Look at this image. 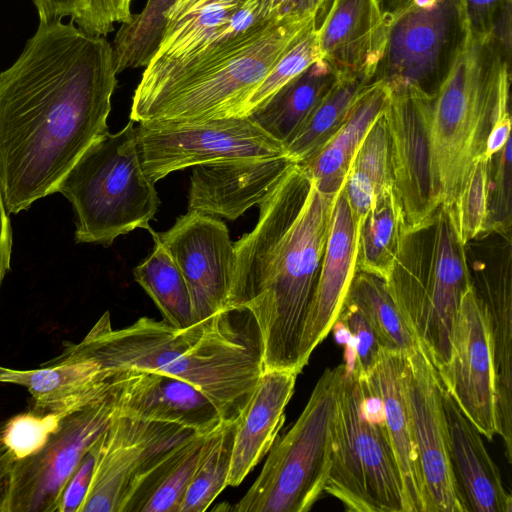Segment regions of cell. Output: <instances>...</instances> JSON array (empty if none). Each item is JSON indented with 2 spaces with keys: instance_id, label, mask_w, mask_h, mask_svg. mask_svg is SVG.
Wrapping results in <instances>:
<instances>
[{
  "instance_id": "f546056e",
  "label": "cell",
  "mask_w": 512,
  "mask_h": 512,
  "mask_svg": "<svg viewBox=\"0 0 512 512\" xmlns=\"http://www.w3.org/2000/svg\"><path fill=\"white\" fill-rule=\"evenodd\" d=\"M369 82L360 77L337 75L285 149L296 163H304L336 134L356 98Z\"/></svg>"
},
{
  "instance_id": "ab89813d",
  "label": "cell",
  "mask_w": 512,
  "mask_h": 512,
  "mask_svg": "<svg viewBox=\"0 0 512 512\" xmlns=\"http://www.w3.org/2000/svg\"><path fill=\"white\" fill-rule=\"evenodd\" d=\"M337 320L347 328L354 340L355 372L359 379H365L382 350L377 335L360 308L348 298Z\"/></svg>"
},
{
  "instance_id": "f1b7e54d",
  "label": "cell",
  "mask_w": 512,
  "mask_h": 512,
  "mask_svg": "<svg viewBox=\"0 0 512 512\" xmlns=\"http://www.w3.org/2000/svg\"><path fill=\"white\" fill-rule=\"evenodd\" d=\"M404 215L393 186L373 202L358 226L357 269L387 280L398 255Z\"/></svg>"
},
{
  "instance_id": "44dd1931",
  "label": "cell",
  "mask_w": 512,
  "mask_h": 512,
  "mask_svg": "<svg viewBox=\"0 0 512 512\" xmlns=\"http://www.w3.org/2000/svg\"><path fill=\"white\" fill-rule=\"evenodd\" d=\"M119 414L145 421L176 424L199 435L223 422L211 400L192 384L146 370H125L119 390Z\"/></svg>"
},
{
  "instance_id": "d4e9b609",
  "label": "cell",
  "mask_w": 512,
  "mask_h": 512,
  "mask_svg": "<svg viewBox=\"0 0 512 512\" xmlns=\"http://www.w3.org/2000/svg\"><path fill=\"white\" fill-rule=\"evenodd\" d=\"M245 0H174L135 92L157 84L212 39Z\"/></svg>"
},
{
  "instance_id": "3957f363",
  "label": "cell",
  "mask_w": 512,
  "mask_h": 512,
  "mask_svg": "<svg viewBox=\"0 0 512 512\" xmlns=\"http://www.w3.org/2000/svg\"><path fill=\"white\" fill-rule=\"evenodd\" d=\"M231 310L177 328L141 317L115 329L106 311L78 343L105 370H146L174 376L199 389L222 419L235 422L264 371L258 331Z\"/></svg>"
},
{
  "instance_id": "7bdbcfd3",
  "label": "cell",
  "mask_w": 512,
  "mask_h": 512,
  "mask_svg": "<svg viewBox=\"0 0 512 512\" xmlns=\"http://www.w3.org/2000/svg\"><path fill=\"white\" fill-rule=\"evenodd\" d=\"M40 22H54L76 15L81 0H33Z\"/></svg>"
},
{
  "instance_id": "7c38bea8",
  "label": "cell",
  "mask_w": 512,
  "mask_h": 512,
  "mask_svg": "<svg viewBox=\"0 0 512 512\" xmlns=\"http://www.w3.org/2000/svg\"><path fill=\"white\" fill-rule=\"evenodd\" d=\"M135 134L143 170L153 183L187 167L287 154L283 144L248 116L198 122L142 121Z\"/></svg>"
},
{
  "instance_id": "603a6c76",
  "label": "cell",
  "mask_w": 512,
  "mask_h": 512,
  "mask_svg": "<svg viewBox=\"0 0 512 512\" xmlns=\"http://www.w3.org/2000/svg\"><path fill=\"white\" fill-rule=\"evenodd\" d=\"M406 355L382 349L364 380L382 408L384 426L400 473L406 512H427V499L413 438L404 372Z\"/></svg>"
},
{
  "instance_id": "e575fe53",
  "label": "cell",
  "mask_w": 512,
  "mask_h": 512,
  "mask_svg": "<svg viewBox=\"0 0 512 512\" xmlns=\"http://www.w3.org/2000/svg\"><path fill=\"white\" fill-rule=\"evenodd\" d=\"M174 0H148L143 10L123 23L112 45L116 72L146 67L160 43L166 14Z\"/></svg>"
},
{
  "instance_id": "277c9868",
  "label": "cell",
  "mask_w": 512,
  "mask_h": 512,
  "mask_svg": "<svg viewBox=\"0 0 512 512\" xmlns=\"http://www.w3.org/2000/svg\"><path fill=\"white\" fill-rule=\"evenodd\" d=\"M124 375L86 400L31 404L0 424V512H58L75 468L119 411Z\"/></svg>"
},
{
  "instance_id": "f35d334b",
  "label": "cell",
  "mask_w": 512,
  "mask_h": 512,
  "mask_svg": "<svg viewBox=\"0 0 512 512\" xmlns=\"http://www.w3.org/2000/svg\"><path fill=\"white\" fill-rule=\"evenodd\" d=\"M511 138L493 157L494 174L491 170L489 197L490 232L507 236L512 220V154Z\"/></svg>"
},
{
  "instance_id": "ffe728a7",
  "label": "cell",
  "mask_w": 512,
  "mask_h": 512,
  "mask_svg": "<svg viewBox=\"0 0 512 512\" xmlns=\"http://www.w3.org/2000/svg\"><path fill=\"white\" fill-rule=\"evenodd\" d=\"M316 34L321 58L337 75L374 79L386 41L379 0H331Z\"/></svg>"
},
{
  "instance_id": "8d00e7d4",
  "label": "cell",
  "mask_w": 512,
  "mask_h": 512,
  "mask_svg": "<svg viewBox=\"0 0 512 512\" xmlns=\"http://www.w3.org/2000/svg\"><path fill=\"white\" fill-rule=\"evenodd\" d=\"M316 30L317 27L307 32L274 65L249 97L244 108V116H248L312 63L321 59Z\"/></svg>"
},
{
  "instance_id": "484cf974",
  "label": "cell",
  "mask_w": 512,
  "mask_h": 512,
  "mask_svg": "<svg viewBox=\"0 0 512 512\" xmlns=\"http://www.w3.org/2000/svg\"><path fill=\"white\" fill-rule=\"evenodd\" d=\"M390 89L379 79L369 82L356 98L345 122L312 158L301 165L317 188L337 194L368 131L385 110Z\"/></svg>"
},
{
  "instance_id": "5bb4252c",
  "label": "cell",
  "mask_w": 512,
  "mask_h": 512,
  "mask_svg": "<svg viewBox=\"0 0 512 512\" xmlns=\"http://www.w3.org/2000/svg\"><path fill=\"white\" fill-rule=\"evenodd\" d=\"M433 96L411 88L390 91L383 112L392 184L402 207L404 231L426 223L440 207L434 192L429 137Z\"/></svg>"
},
{
  "instance_id": "ba28073f",
  "label": "cell",
  "mask_w": 512,
  "mask_h": 512,
  "mask_svg": "<svg viewBox=\"0 0 512 512\" xmlns=\"http://www.w3.org/2000/svg\"><path fill=\"white\" fill-rule=\"evenodd\" d=\"M145 174L133 121L116 133L106 132L80 156L58 185L72 204L78 243L110 246L143 228L150 233L160 200Z\"/></svg>"
},
{
  "instance_id": "9a60e30c",
  "label": "cell",
  "mask_w": 512,
  "mask_h": 512,
  "mask_svg": "<svg viewBox=\"0 0 512 512\" xmlns=\"http://www.w3.org/2000/svg\"><path fill=\"white\" fill-rule=\"evenodd\" d=\"M170 254L189 289L196 321L231 311L234 243L217 217L188 211L167 231L151 233Z\"/></svg>"
},
{
  "instance_id": "ac0fdd59",
  "label": "cell",
  "mask_w": 512,
  "mask_h": 512,
  "mask_svg": "<svg viewBox=\"0 0 512 512\" xmlns=\"http://www.w3.org/2000/svg\"><path fill=\"white\" fill-rule=\"evenodd\" d=\"M358 226L343 191L338 192L318 278L299 347V363L307 365L314 349L336 322L357 269Z\"/></svg>"
},
{
  "instance_id": "7a4b0ae2",
  "label": "cell",
  "mask_w": 512,
  "mask_h": 512,
  "mask_svg": "<svg viewBox=\"0 0 512 512\" xmlns=\"http://www.w3.org/2000/svg\"><path fill=\"white\" fill-rule=\"evenodd\" d=\"M337 194L320 191L295 163L258 205L253 230L234 243L229 308L251 315L264 370L302 372L300 341Z\"/></svg>"
},
{
  "instance_id": "d590c367",
  "label": "cell",
  "mask_w": 512,
  "mask_h": 512,
  "mask_svg": "<svg viewBox=\"0 0 512 512\" xmlns=\"http://www.w3.org/2000/svg\"><path fill=\"white\" fill-rule=\"evenodd\" d=\"M492 159L479 156L473 163L454 203L448 208L462 245L490 233L489 197Z\"/></svg>"
},
{
  "instance_id": "ee69618b",
  "label": "cell",
  "mask_w": 512,
  "mask_h": 512,
  "mask_svg": "<svg viewBox=\"0 0 512 512\" xmlns=\"http://www.w3.org/2000/svg\"><path fill=\"white\" fill-rule=\"evenodd\" d=\"M12 252V229L9 212L5 206L0 189V288L10 269Z\"/></svg>"
},
{
  "instance_id": "1f68e13d",
  "label": "cell",
  "mask_w": 512,
  "mask_h": 512,
  "mask_svg": "<svg viewBox=\"0 0 512 512\" xmlns=\"http://www.w3.org/2000/svg\"><path fill=\"white\" fill-rule=\"evenodd\" d=\"M151 254L134 267L135 281L153 300L163 320L177 328L197 323L186 281L175 261L155 237Z\"/></svg>"
},
{
  "instance_id": "4316f807",
  "label": "cell",
  "mask_w": 512,
  "mask_h": 512,
  "mask_svg": "<svg viewBox=\"0 0 512 512\" xmlns=\"http://www.w3.org/2000/svg\"><path fill=\"white\" fill-rule=\"evenodd\" d=\"M212 433L194 434L156 461L133 483L120 512H179Z\"/></svg>"
},
{
  "instance_id": "52a82bcc",
  "label": "cell",
  "mask_w": 512,
  "mask_h": 512,
  "mask_svg": "<svg viewBox=\"0 0 512 512\" xmlns=\"http://www.w3.org/2000/svg\"><path fill=\"white\" fill-rule=\"evenodd\" d=\"M316 15L272 21L249 42L132 102L130 120L198 122L244 117L245 105L269 71L307 32Z\"/></svg>"
},
{
  "instance_id": "5b68a950",
  "label": "cell",
  "mask_w": 512,
  "mask_h": 512,
  "mask_svg": "<svg viewBox=\"0 0 512 512\" xmlns=\"http://www.w3.org/2000/svg\"><path fill=\"white\" fill-rule=\"evenodd\" d=\"M511 45L466 38L435 92L430 111L433 185L450 208L483 154L494 115L509 107Z\"/></svg>"
},
{
  "instance_id": "9c48e42d",
  "label": "cell",
  "mask_w": 512,
  "mask_h": 512,
  "mask_svg": "<svg viewBox=\"0 0 512 512\" xmlns=\"http://www.w3.org/2000/svg\"><path fill=\"white\" fill-rule=\"evenodd\" d=\"M344 364L326 368L302 413L276 439L244 496L227 510L307 512L324 492L331 467L332 425Z\"/></svg>"
},
{
  "instance_id": "83f0119b",
  "label": "cell",
  "mask_w": 512,
  "mask_h": 512,
  "mask_svg": "<svg viewBox=\"0 0 512 512\" xmlns=\"http://www.w3.org/2000/svg\"><path fill=\"white\" fill-rule=\"evenodd\" d=\"M336 78L330 64L318 59L248 117L286 147Z\"/></svg>"
},
{
  "instance_id": "60d3db41",
  "label": "cell",
  "mask_w": 512,
  "mask_h": 512,
  "mask_svg": "<svg viewBox=\"0 0 512 512\" xmlns=\"http://www.w3.org/2000/svg\"><path fill=\"white\" fill-rule=\"evenodd\" d=\"M99 439L82 457L69 478L61 495L58 512H80L91 482Z\"/></svg>"
},
{
  "instance_id": "836d02e7",
  "label": "cell",
  "mask_w": 512,
  "mask_h": 512,
  "mask_svg": "<svg viewBox=\"0 0 512 512\" xmlns=\"http://www.w3.org/2000/svg\"><path fill=\"white\" fill-rule=\"evenodd\" d=\"M235 422L224 421L210 436L188 485L179 512L206 511L227 487Z\"/></svg>"
},
{
  "instance_id": "7402d4cb",
  "label": "cell",
  "mask_w": 512,
  "mask_h": 512,
  "mask_svg": "<svg viewBox=\"0 0 512 512\" xmlns=\"http://www.w3.org/2000/svg\"><path fill=\"white\" fill-rule=\"evenodd\" d=\"M449 459L464 512H511L512 497L490 457L482 435L442 385Z\"/></svg>"
},
{
  "instance_id": "e0dca14e",
  "label": "cell",
  "mask_w": 512,
  "mask_h": 512,
  "mask_svg": "<svg viewBox=\"0 0 512 512\" xmlns=\"http://www.w3.org/2000/svg\"><path fill=\"white\" fill-rule=\"evenodd\" d=\"M445 390L482 436L498 435L491 343L483 304L473 282L454 324L451 355L437 370Z\"/></svg>"
},
{
  "instance_id": "2e32d148",
  "label": "cell",
  "mask_w": 512,
  "mask_h": 512,
  "mask_svg": "<svg viewBox=\"0 0 512 512\" xmlns=\"http://www.w3.org/2000/svg\"><path fill=\"white\" fill-rule=\"evenodd\" d=\"M404 386L427 512H464L450 465L442 383L420 345L406 355Z\"/></svg>"
},
{
  "instance_id": "4fadbf2b",
  "label": "cell",
  "mask_w": 512,
  "mask_h": 512,
  "mask_svg": "<svg viewBox=\"0 0 512 512\" xmlns=\"http://www.w3.org/2000/svg\"><path fill=\"white\" fill-rule=\"evenodd\" d=\"M194 434L176 424L140 420L118 411L99 439L80 512H120L133 483Z\"/></svg>"
},
{
  "instance_id": "8fae6325",
  "label": "cell",
  "mask_w": 512,
  "mask_h": 512,
  "mask_svg": "<svg viewBox=\"0 0 512 512\" xmlns=\"http://www.w3.org/2000/svg\"><path fill=\"white\" fill-rule=\"evenodd\" d=\"M374 79L434 95L466 40L462 0H393Z\"/></svg>"
},
{
  "instance_id": "30bf717a",
  "label": "cell",
  "mask_w": 512,
  "mask_h": 512,
  "mask_svg": "<svg viewBox=\"0 0 512 512\" xmlns=\"http://www.w3.org/2000/svg\"><path fill=\"white\" fill-rule=\"evenodd\" d=\"M324 492L347 511L406 512L382 408L373 412L366 407L362 382L345 366L337 391L331 467Z\"/></svg>"
},
{
  "instance_id": "8992f818",
  "label": "cell",
  "mask_w": 512,
  "mask_h": 512,
  "mask_svg": "<svg viewBox=\"0 0 512 512\" xmlns=\"http://www.w3.org/2000/svg\"><path fill=\"white\" fill-rule=\"evenodd\" d=\"M472 282L448 208L440 206L426 223L403 232L385 283L436 370L450 358L454 324Z\"/></svg>"
},
{
  "instance_id": "b9f144b4",
  "label": "cell",
  "mask_w": 512,
  "mask_h": 512,
  "mask_svg": "<svg viewBox=\"0 0 512 512\" xmlns=\"http://www.w3.org/2000/svg\"><path fill=\"white\" fill-rule=\"evenodd\" d=\"M271 19L316 15L324 16L331 0H259Z\"/></svg>"
},
{
  "instance_id": "cb8c5ba5",
  "label": "cell",
  "mask_w": 512,
  "mask_h": 512,
  "mask_svg": "<svg viewBox=\"0 0 512 512\" xmlns=\"http://www.w3.org/2000/svg\"><path fill=\"white\" fill-rule=\"evenodd\" d=\"M298 374L267 369L236 420L228 486H238L269 452L285 421Z\"/></svg>"
},
{
  "instance_id": "d6a6232c",
  "label": "cell",
  "mask_w": 512,
  "mask_h": 512,
  "mask_svg": "<svg viewBox=\"0 0 512 512\" xmlns=\"http://www.w3.org/2000/svg\"><path fill=\"white\" fill-rule=\"evenodd\" d=\"M346 298L366 316L382 349L408 354L419 345L383 279L357 271Z\"/></svg>"
},
{
  "instance_id": "bcb514c9",
  "label": "cell",
  "mask_w": 512,
  "mask_h": 512,
  "mask_svg": "<svg viewBox=\"0 0 512 512\" xmlns=\"http://www.w3.org/2000/svg\"><path fill=\"white\" fill-rule=\"evenodd\" d=\"M393 0H379V4L381 9L385 8L387 5H389Z\"/></svg>"
},
{
  "instance_id": "4dcf8cb0",
  "label": "cell",
  "mask_w": 512,
  "mask_h": 512,
  "mask_svg": "<svg viewBox=\"0 0 512 512\" xmlns=\"http://www.w3.org/2000/svg\"><path fill=\"white\" fill-rule=\"evenodd\" d=\"M390 186L393 184L389 139L382 113L353 157L343 184V191L358 222L375 199Z\"/></svg>"
},
{
  "instance_id": "f6af8a7d",
  "label": "cell",
  "mask_w": 512,
  "mask_h": 512,
  "mask_svg": "<svg viewBox=\"0 0 512 512\" xmlns=\"http://www.w3.org/2000/svg\"><path fill=\"white\" fill-rule=\"evenodd\" d=\"M24 370H15L0 366V383L17 384Z\"/></svg>"
},
{
  "instance_id": "d6986e66",
  "label": "cell",
  "mask_w": 512,
  "mask_h": 512,
  "mask_svg": "<svg viewBox=\"0 0 512 512\" xmlns=\"http://www.w3.org/2000/svg\"><path fill=\"white\" fill-rule=\"evenodd\" d=\"M295 163L286 154L194 166L188 211L235 220L258 206Z\"/></svg>"
},
{
  "instance_id": "74e56055",
  "label": "cell",
  "mask_w": 512,
  "mask_h": 512,
  "mask_svg": "<svg viewBox=\"0 0 512 512\" xmlns=\"http://www.w3.org/2000/svg\"><path fill=\"white\" fill-rule=\"evenodd\" d=\"M467 38L511 42V0H462Z\"/></svg>"
},
{
  "instance_id": "6da1fadb",
  "label": "cell",
  "mask_w": 512,
  "mask_h": 512,
  "mask_svg": "<svg viewBox=\"0 0 512 512\" xmlns=\"http://www.w3.org/2000/svg\"><path fill=\"white\" fill-rule=\"evenodd\" d=\"M105 36L40 22L0 73V189L9 213L57 192L84 151L108 132L117 86Z\"/></svg>"
}]
</instances>
